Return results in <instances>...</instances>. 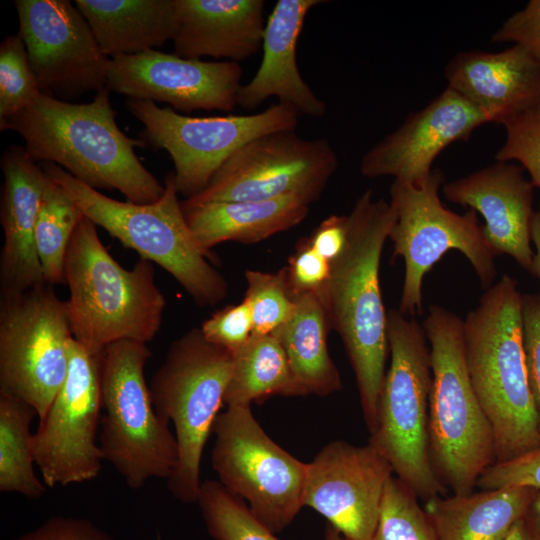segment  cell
Masks as SVG:
<instances>
[{
	"label": "cell",
	"instance_id": "cell-1",
	"mask_svg": "<svg viewBox=\"0 0 540 540\" xmlns=\"http://www.w3.org/2000/svg\"><path fill=\"white\" fill-rule=\"evenodd\" d=\"M396 221L389 202L371 189L347 216V241L331 262L327 284L318 294L330 329L344 344L352 366L366 426L376 427L377 406L389 351L379 268L385 241Z\"/></svg>",
	"mask_w": 540,
	"mask_h": 540
},
{
	"label": "cell",
	"instance_id": "cell-2",
	"mask_svg": "<svg viewBox=\"0 0 540 540\" xmlns=\"http://www.w3.org/2000/svg\"><path fill=\"white\" fill-rule=\"evenodd\" d=\"M0 130L18 133L35 161L55 163L96 190H118L136 204L153 203L164 193L165 187L135 153L145 142L119 129L106 87L86 104L42 92L25 109L0 121Z\"/></svg>",
	"mask_w": 540,
	"mask_h": 540
},
{
	"label": "cell",
	"instance_id": "cell-3",
	"mask_svg": "<svg viewBox=\"0 0 540 540\" xmlns=\"http://www.w3.org/2000/svg\"><path fill=\"white\" fill-rule=\"evenodd\" d=\"M522 297L516 280L503 275L463 321L467 369L492 427L495 462L516 458L540 442L525 363Z\"/></svg>",
	"mask_w": 540,
	"mask_h": 540
},
{
	"label": "cell",
	"instance_id": "cell-4",
	"mask_svg": "<svg viewBox=\"0 0 540 540\" xmlns=\"http://www.w3.org/2000/svg\"><path fill=\"white\" fill-rule=\"evenodd\" d=\"M66 301L72 337L99 355L121 340L150 342L159 332L166 298L152 262L140 258L123 268L101 242L97 225L84 216L65 259Z\"/></svg>",
	"mask_w": 540,
	"mask_h": 540
},
{
	"label": "cell",
	"instance_id": "cell-5",
	"mask_svg": "<svg viewBox=\"0 0 540 540\" xmlns=\"http://www.w3.org/2000/svg\"><path fill=\"white\" fill-rule=\"evenodd\" d=\"M423 328L432 372L428 424L432 465L452 494H469L495 462V446L467 369L463 320L432 305Z\"/></svg>",
	"mask_w": 540,
	"mask_h": 540
},
{
	"label": "cell",
	"instance_id": "cell-6",
	"mask_svg": "<svg viewBox=\"0 0 540 540\" xmlns=\"http://www.w3.org/2000/svg\"><path fill=\"white\" fill-rule=\"evenodd\" d=\"M41 167L71 195L84 216L140 258L166 270L198 305L215 306L226 297V279L210 264L212 256L198 246L188 227L174 173L166 176L160 199L136 204L100 193L55 163L43 162Z\"/></svg>",
	"mask_w": 540,
	"mask_h": 540
},
{
	"label": "cell",
	"instance_id": "cell-7",
	"mask_svg": "<svg viewBox=\"0 0 540 540\" xmlns=\"http://www.w3.org/2000/svg\"><path fill=\"white\" fill-rule=\"evenodd\" d=\"M390 365L369 443L388 460L396 477L419 499L446 495L429 449L430 350L423 326L399 310L387 311Z\"/></svg>",
	"mask_w": 540,
	"mask_h": 540
},
{
	"label": "cell",
	"instance_id": "cell-8",
	"mask_svg": "<svg viewBox=\"0 0 540 540\" xmlns=\"http://www.w3.org/2000/svg\"><path fill=\"white\" fill-rule=\"evenodd\" d=\"M232 365L231 353L193 328L171 343L150 380L156 412L174 425L178 462L167 487L182 503L197 502L203 450L224 404Z\"/></svg>",
	"mask_w": 540,
	"mask_h": 540
},
{
	"label": "cell",
	"instance_id": "cell-9",
	"mask_svg": "<svg viewBox=\"0 0 540 540\" xmlns=\"http://www.w3.org/2000/svg\"><path fill=\"white\" fill-rule=\"evenodd\" d=\"M147 343L121 340L100 355L102 416L100 449L129 488L153 478L168 480L178 462L176 437L155 410L144 368Z\"/></svg>",
	"mask_w": 540,
	"mask_h": 540
},
{
	"label": "cell",
	"instance_id": "cell-10",
	"mask_svg": "<svg viewBox=\"0 0 540 540\" xmlns=\"http://www.w3.org/2000/svg\"><path fill=\"white\" fill-rule=\"evenodd\" d=\"M444 175L433 169L421 183L394 180L390 204L396 221L388 239L393 256L405 265L399 311L413 317L422 312V286L426 274L449 250H458L470 262L482 286L489 288L497 275L495 253L487 242L476 212L457 214L440 200Z\"/></svg>",
	"mask_w": 540,
	"mask_h": 540
},
{
	"label": "cell",
	"instance_id": "cell-11",
	"mask_svg": "<svg viewBox=\"0 0 540 540\" xmlns=\"http://www.w3.org/2000/svg\"><path fill=\"white\" fill-rule=\"evenodd\" d=\"M71 338L66 301L52 285L1 294L0 393L43 420L66 379Z\"/></svg>",
	"mask_w": 540,
	"mask_h": 540
},
{
	"label": "cell",
	"instance_id": "cell-12",
	"mask_svg": "<svg viewBox=\"0 0 540 540\" xmlns=\"http://www.w3.org/2000/svg\"><path fill=\"white\" fill-rule=\"evenodd\" d=\"M211 454L219 482L249 503L273 533L281 532L304 506L307 463L276 444L247 406H228L212 427Z\"/></svg>",
	"mask_w": 540,
	"mask_h": 540
},
{
	"label": "cell",
	"instance_id": "cell-13",
	"mask_svg": "<svg viewBox=\"0 0 540 540\" xmlns=\"http://www.w3.org/2000/svg\"><path fill=\"white\" fill-rule=\"evenodd\" d=\"M126 108L144 128L141 140L168 152L178 193L201 192L239 148L268 133L295 130L299 113L283 103L250 115L192 117L155 102L129 98Z\"/></svg>",
	"mask_w": 540,
	"mask_h": 540
},
{
	"label": "cell",
	"instance_id": "cell-14",
	"mask_svg": "<svg viewBox=\"0 0 540 540\" xmlns=\"http://www.w3.org/2000/svg\"><path fill=\"white\" fill-rule=\"evenodd\" d=\"M338 167L326 138L307 139L281 130L249 141L221 166L198 194L182 205L296 198L317 201Z\"/></svg>",
	"mask_w": 540,
	"mask_h": 540
},
{
	"label": "cell",
	"instance_id": "cell-15",
	"mask_svg": "<svg viewBox=\"0 0 540 540\" xmlns=\"http://www.w3.org/2000/svg\"><path fill=\"white\" fill-rule=\"evenodd\" d=\"M100 355L70 339L66 379L32 439L46 487L90 481L102 469L104 458L96 442L102 410Z\"/></svg>",
	"mask_w": 540,
	"mask_h": 540
},
{
	"label": "cell",
	"instance_id": "cell-16",
	"mask_svg": "<svg viewBox=\"0 0 540 540\" xmlns=\"http://www.w3.org/2000/svg\"><path fill=\"white\" fill-rule=\"evenodd\" d=\"M19 35L41 92L70 101L106 85L110 58L68 0H16Z\"/></svg>",
	"mask_w": 540,
	"mask_h": 540
},
{
	"label": "cell",
	"instance_id": "cell-17",
	"mask_svg": "<svg viewBox=\"0 0 540 540\" xmlns=\"http://www.w3.org/2000/svg\"><path fill=\"white\" fill-rule=\"evenodd\" d=\"M393 474L388 460L371 443L332 441L307 463L304 506L324 516L347 540H371Z\"/></svg>",
	"mask_w": 540,
	"mask_h": 540
},
{
	"label": "cell",
	"instance_id": "cell-18",
	"mask_svg": "<svg viewBox=\"0 0 540 540\" xmlns=\"http://www.w3.org/2000/svg\"><path fill=\"white\" fill-rule=\"evenodd\" d=\"M242 68L231 61L187 59L156 49L110 58L106 85L132 99L164 102L184 113L232 111Z\"/></svg>",
	"mask_w": 540,
	"mask_h": 540
},
{
	"label": "cell",
	"instance_id": "cell-19",
	"mask_svg": "<svg viewBox=\"0 0 540 540\" xmlns=\"http://www.w3.org/2000/svg\"><path fill=\"white\" fill-rule=\"evenodd\" d=\"M486 123L490 121L481 110L447 87L372 146L361 159L360 172L368 178L392 176L394 180L421 183L445 148L467 140Z\"/></svg>",
	"mask_w": 540,
	"mask_h": 540
},
{
	"label": "cell",
	"instance_id": "cell-20",
	"mask_svg": "<svg viewBox=\"0 0 540 540\" xmlns=\"http://www.w3.org/2000/svg\"><path fill=\"white\" fill-rule=\"evenodd\" d=\"M523 167L496 163L442 186L447 200L481 214L484 236L495 255L512 257L532 274L533 184Z\"/></svg>",
	"mask_w": 540,
	"mask_h": 540
},
{
	"label": "cell",
	"instance_id": "cell-21",
	"mask_svg": "<svg viewBox=\"0 0 540 540\" xmlns=\"http://www.w3.org/2000/svg\"><path fill=\"white\" fill-rule=\"evenodd\" d=\"M0 165L4 174L0 284L1 294H11L46 284L36 250L35 227L49 176L18 145L3 153Z\"/></svg>",
	"mask_w": 540,
	"mask_h": 540
},
{
	"label": "cell",
	"instance_id": "cell-22",
	"mask_svg": "<svg viewBox=\"0 0 540 540\" xmlns=\"http://www.w3.org/2000/svg\"><path fill=\"white\" fill-rule=\"evenodd\" d=\"M448 88L502 124L540 103V63L522 47L465 51L446 66Z\"/></svg>",
	"mask_w": 540,
	"mask_h": 540
},
{
	"label": "cell",
	"instance_id": "cell-23",
	"mask_svg": "<svg viewBox=\"0 0 540 540\" xmlns=\"http://www.w3.org/2000/svg\"><path fill=\"white\" fill-rule=\"evenodd\" d=\"M322 0H279L266 20L262 40V60L249 82L242 85L237 105L256 109L270 97L289 105L299 114L321 118L327 111L302 78L296 58L298 39L309 11Z\"/></svg>",
	"mask_w": 540,
	"mask_h": 540
},
{
	"label": "cell",
	"instance_id": "cell-24",
	"mask_svg": "<svg viewBox=\"0 0 540 540\" xmlns=\"http://www.w3.org/2000/svg\"><path fill=\"white\" fill-rule=\"evenodd\" d=\"M178 32L174 52L187 59L239 63L262 48L265 1L174 0Z\"/></svg>",
	"mask_w": 540,
	"mask_h": 540
},
{
	"label": "cell",
	"instance_id": "cell-25",
	"mask_svg": "<svg viewBox=\"0 0 540 540\" xmlns=\"http://www.w3.org/2000/svg\"><path fill=\"white\" fill-rule=\"evenodd\" d=\"M181 206L196 243L211 256V248L220 243L254 244L295 227L306 218L310 205L281 198Z\"/></svg>",
	"mask_w": 540,
	"mask_h": 540
},
{
	"label": "cell",
	"instance_id": "cell-26",
	"mask_svg": "<svg viewBox=\"0 0 540 540\" xmlns=\"http://www.w3.org/2000/svg\"><path fill=\"white\" fill-rule=\"evenodd\" d=\"M539 491L513 486L435 496L423 508L438 540H504Z\"/></svg>",
	"mask_w": 540,
	"mask_h": 540
},
{
	"label": "cell",
	"instance_id": "cell-27",
	"mask_svg": "<svg viewBox=\"0 0 540 540\" xmlns=\"http://www.w3.org/2000/svg\"><path fill=\"white\" fill-rule=\"evenodd\" d=\"M102 52L109 58L133 55L174 40V0H76Z\"/></svg>",
	"mask_w": 540,
	"mask_h": 540
},
{
	"label": "cell",
	"instance_id": "cell-28",
	"mask_svg": "<svg viewBox=\"0 0 540 540\" xmlns=\"http://www.w3.org/2000/svg\"><path fill=\"white\" fill-rule=\"evenodd\" d=\"M296 307L273 335L280 342L300 396H327L343 387L339 371L330 357V330L323 304L316 294L295 298Z\"/></svg>",
	"mask_w": 540,
	"mask_h": 540
},
{
	"label": "cell",
	"instance_id": "cell-29",
	"mask_svg": "<svg viewBox=\"0 0 540 540\" xmlns=\"http://www.w3.org/2000/svg\"><path fill=\"white\" fill-rule=\"evenodd\" d=\"M300 396L286 354L273 335L255 336L233 354L224 404L247 406L269 396Z\"/></svg>",
	"mask_w": 540,
	"mask_h": 540
},
{
	"label": "cell",
	"instance_id": "cell-30",
	"mask_svg": "<svg viewBox=\"0 0 540 540\" xmlns=\"http://www.w3.org/2000/svg\"><path fill=\"white\" fill-rule=\"evenodd\" d=\"M36 411L27 403L0 393V491L38 499L46 485L38 479L30 426Z\"/></svg>",
	"mask_w": 540,
	"mask_h": 540
},
{
	"label": "cell",
	"instance_id": "cell-31",
	"mask_svg": "<svg viewBox=\"0 0 540 540\" xmlns=\"http://www.w3.org/2000/svg\"><path fill=\"white\" fill-rule=\"evenodd\" d=\"M83 217L71 195L49 177L35 227L36 250L47 284L65 283L67 250Z\"/></svg>",
	"mask_w": 540,
	"mask_h": 540
},
{
	"label": "cell",
	"instance_id": "cell-32",
	"mask_svg": "<svg viewBox=\"0 0 540 540\" xmlns=\"http://www.w3.org/2000/svg\"><path fill=\"white\" fill-rule=\"evenodd\" d=\"M207 530L215 540H279L244 500L219 481L201 483L197 499Z\"/></svg>",
	"mask_w": 540,
	"mask_h": 540
},
{
	"label": "cell",
	"instance_id": "cell-33",
	"mask_svg": "<svg viewBox=\"0 0 540 540\" xmlns=\"http://www.w3.org/2000/svg\"><path fill=\"white\" fill-rule=\"evenodd\" d=\"M417 495L392 475L385 487L371 540H438Z\"/></svg>",
	"mask_w": 540,
	"mask_h": 540
},
{
	"label": "cell",
	"instance_id": "cell-34",
	"mask_svg": "<svg viewBox=\"0 0 540 540\" xmlns=\"http://www.w3.org/2000/svg\"><path fill=\"white\" fill-rule=\"evenodd\" d=\"M245 280L243 301L250 310L252 335L273 334L289 320L296 307L284 268L277 273L246 270Z\"/></svg>",
	"mask_w": 540,
	"mask_h": 540
},
{
	"label": "cell",
	"instance_id": "cell-35",
	"mask_svg": "<svg viewBox=\"0 0 540 540\" xmlns=\"http://www.w3.org/2000/svg\"><path fill=\"white\" fill-rule=\"evenodd\" d=\"M42 93L19 34L4 38L0 46V121L25 109Z\"/></svg>",
	"mask_w": 540,
	"mask_h": 540
},
{
	"label": "cell",
	"instance_id": "cell-36",
	"mask_svg": "<svg viewBox=\"0 0 540 540\" xmlns=\"http://www.w3.org/2000/svg\"><path fill=\"white\" fill-rule=\"evenodd\" d=\"M502 125L506 138L495 160L520 163L528 171L533 186L540 189V103Z\"/></svg>",
	"mask_w": 540,
	"mask_h": 540
},
{
	"label": "cell",
	"instance_id": "cell-37",
	"mask_svg": "<svg viewBox=\"0 0 540 540\" xmlns=\"http://www.w3.org/2000/svg\"><path fill=\"white\" fill-rule=\"evenodd\" d=\"M200 330L210 343L233 355L252 336L250 310L243 300L235 305H227L206 319Z\"/></svg>",
	"mask_w": 540,
	"mask_h": 540
},
{
	"label": "cell",
	"instance_id": "cell-38",
	"mask_svg": "<svg viewBox=\"0 0 540 540\" xmlns=\"http://www.w3.org/2000/svg\"><path fill=\"white\" fill-rule=\"evenodd\" d=\"M284 270L295 299L306 294L318 295L328 282L331 263L310 246L307 238H303Z\"/></svg>",
	"mask_w": 540,
	"mask_h": 540
},
{
	"label": "cell",
	"instance_id": "cell-39",
	"mask_svg": "<svg viewBox=\"0 0 540 540\" xmlns=\"http://www.w3.org/2000/svg\"><path fill=\"white\" fill-rule=\"evenodd\" d=\"M481 490L526 486L540 490V442L526 453L490 465L478 478Z\"/></svg>",
	"mask_w": 540,
	"mask_h": 540
},
{
	"label": "cell",
	"instance_id": "cell-40",
	"mask_svg": "<svg viewBox=\"0 0 540 540\" xmlns=\"http://www.w3.org/2000/svg\"><path fill=\"white\" fill-rule=\"evenodd\" d=\"M522 318L528 381L540 419V293L523 295Z\"/></svg>",
	"mask_w": 540,
	"mask_h": 540
},
{
	"label": "cell",
	"instance_id": "cell-41",
	"mask_svg": "<svg viewBox=\"0 0 540 540\" xmlns=\"http://www.w3.org/2000/svg\"><path fill=\"white\" fill-rule=\"evenodd\" d=\"M493 42H512L540 63V0H531L492 35Z\"/></svg>",
	"mask_w": 540,
	"mask_h": 540
},
{
	"label": "cell",
	"instance_id": "cell-42",
	"mask_svg": "<svg viewBox=\"0 0 540 540\" xmlns=\"http://www.w3.org/2000/svg\"><path fill=\"white\" fill-rule=\"evenodd\" d=\"M15 540H116L93 522L74 517H51Z\"/></svg>",
	"mask_w": 540,
	"mask_h": 540
},
{
	"label": "cell",
	"instance_id": "cell-43",
	"mask_svg": "<svg viewBox=\"0 0 540 540\" xmlns=\"http://www.w3.org/2000/svg\"><path fill=\"white\" fill-rule=\"evenodd\" d=\"M310 246L330 263L343 251L347 241V216L331 215L307 238Z\"/></svg>",
	"mask_w": 540,
	"mask_h": 540
},
{
	"label": "cell",
	"instance_id": "cell-44",
	"mask_svg": "<svg viewBox=\"0 0 540 540\" xmlns=\"http://www.w3.org/2000/svg\"><path fill=\"white\" fill-rule=\"evenodd\" d=\"M533 540H540V491L531 502L523 518Z\"/></svg>",
	"mask_w": 540,
	"mask_h": 540
},
{
	"label": "cell",
	"instance_id": "cell-45",
	"mask_svg": "<svg viewBox=\"0 0 540 540\" xmlns=\"http://www.w3.org/2000/svg\"><path fill=\"white\" fill-rule=\"evenodd\" d=\"M531 239L536 249V252L534 253V259H533L532 275H534L540 280V204L537 211H535V214H534L532 229H531Z\"/></svg>",
	"mask_w": 540,
	"mask_h": 540
},
{
	"label": "cell",
	"instance_id": "cell-46",
	"mask_svg": "<svg viewBox=\"0 0 540 540\" xmlns=\"http://www.w3.org/2000/svg\"><path fill=\"white\" fill-rule=\"evenodd\" d=\"M504 540H533L528 532L524 520H519Z\"/></svg>",
	"mask_w": 540,
	"mask_h": 540
},
{
	"label": "cell",
	"instance_id": "cell-47",
	"mask_svg": "<svg viewBox=\"0 0 540 540\" xmlns=\"http://www.w3.org/2000/svg\"><path fill=\"white\" fill-rule=\"evenodd\" d=\"M324 540H347L335 527L327 524Z\"/></svg>",
	"mask_w": 540,
	"mask_h": 540
},
{
	"label": "cell",
	"instance_id": "cell-48",
	"mask_svg": "<svg viewBox=\"0 0 540 540\" xmlns=\"http://www.w3.org/2000/svg\"><path fill=\"white\" fill-rule=\"evenodd\" d=\"M157 540H162L159 534L157 535Z\"/></svg>",
	"mask_w": 540,
	"mask_h": 540
}]
</instances>
